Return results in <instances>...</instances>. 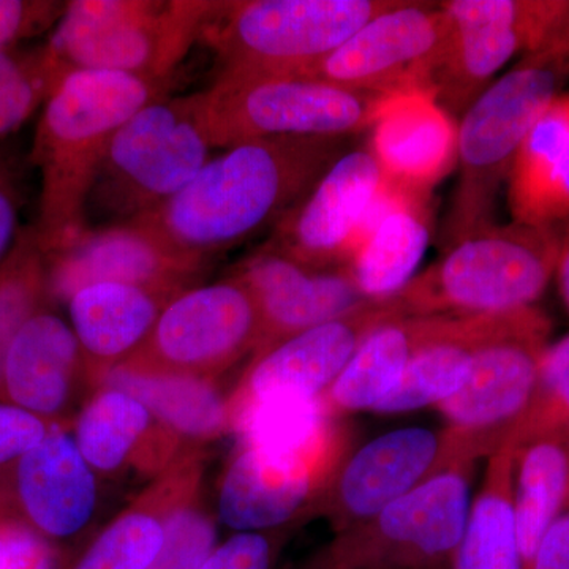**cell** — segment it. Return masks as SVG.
Returning a JSON list of instances; mask_svg holds the SVG:
<instances>
[{
	"label": "cell",
	"instance_id": "obj_1",
	"mask_svg": "<svg viewBox=\"0 0 569 569\" xmlns=\"http://www.w3.org/2000/svg\"><path fill=\"white\" fill-rule=\"evenodd\" d=\"M343 153L347 138L242 142L209 160L181 193L137 220L179 252L208 261L276 227Z\"/></svg>",
	"mask_w": 569,
	"mask_h": 569
},
{
	"label": "cell",
	"instance_id": "obj_2",
	"mask_svg": "<svg viewBox=\"0 0 569 569\" xmlns=\"http://www.w3.org/2000/svg\"><path fill=\"white\" fill-rule=\"evenodd\" d=\"M170 81L116 71L70 70L41 107L32 142L40 200L32 230L43 252H61L86 230L93 186L114 133Z\"/></svg>",
	"mask_w": 569,
	"mask_h": 569
},
{
	"label": "cell",
	"instance_id": "obj_3",
	"mask_svg": "<svg viewBox=\"0 0 569 569\" xmlns=\"http://www.w3.org/2000/svg\"><path fill=\"white\" fill-rule=\"evenodd\" d=\"M569 80V48L561 33L522 56L463 111L445 241L447 247L492 223L498 192L530 130Z\"/></svg>",
	"mask_w": 569,
	"mask_h": 569
},
{
	"label": "cell",
	"instance_id": "obj_4",
	"mask_svg": "<svg viewBox=\"0 0 569 569\" xmlns=\"http://www.w3.org/2000/svg\"><path fill=\"white\" fill-rule=\"evenodd\" d=\"M565 223L481 228L388 296L399 317L488 316L535 306L557 274Z\"/></svg>",
	"mask_w": 569,
	"mask_h": 569
},
{
	"label": "cell",
	"instance_id": "obj_5",
	"mask_svg": "<svg viewBox=\"0 0 569 569\" xmlns=\"http://www.w3.org/2000/svg\"><path fill=\"white\" fill-rule=\"evenodd\" d=\"M222 6L204 0H74L66 3L47 47L69 70L171 81Z\"/></svg>",
	"mask_w": 569,
	"mask_h": 569
},
{
	"label": "cell",
	"instance_id": "obj_6",
	"mask_svg": "<svg viewBox=\"0 0 569 569\" xmlns=\"http://www.w3.org/2000/svg\"><path fill=\"white\" fill-rule=\"evenodd\" d=\"M387 97L305 74H228L194 93L212 148L227 149L264 138H347L372 129Z\"/></svg>",
	"mask_w": 569,
	"mask_h": 569
},
{
	"label": "cell",
	"instance_id": "obj_7",
	"mask_svg": "<svg viewBox=\"0 0 569 569\" xmlns=\"http://www.w3.org/2000/svg\"><path fill=\"white\" fill-rule=\"evenodd\" d=\"M396 0L223 2L209 41L228 74H299L323 61Z\"/></svg>",
	"mask_w": 569,
	"mask_h": 569
},
{
	"label": "cell",
	"instance_id": "obj_8",
	"mask_svg": "<svg viewBox=\"0 0 569 569\" xmlns=\"http://www.w3.org/2000/svg\"><path fill=\"white\" fill-rule=\"evenodd\" d=\"M350 432L335 419L302 441H238L217 485V519L239 531L295 529L350 456Z\"/></svg>",
	"mask_w": 569,
	"mask_h": 569
},
{
	"label": "cell",
	"instance_id": "obj_9",
	"mask_svg": "<svg viewBox=\"0 0 569 569\" xmlns=\"http://www.w3.org/2000/svg\"><path fill=\"white\" fill-rule=\"evenodd\" d=\"M211 141L193 96L160 97L119 127L91 198L127 220L156 211L209 162Z\"/></svg>",
	"mask_w": 569,
	"mask_h": 569
},
{
	"label": "cell",
	"instance_id": "obj_10",
	"mask_svg": "<svg viewBox=\"0 0 569 569\" xmlns=\"http://www.w3.org/2000/svg\"><path fill=\"white\" fill-rule=\"evenodd\" d=\"M475 463L449 468L312 557L317 569H452Z\"/></svg>",
	"mask_w": 569,
	"mask_h": 569
},
{
	"label": "cell",
	"instance_id": "obj_11",
	"mask_svg": "<svg viewBox=\"0 0 569 569\" xmlns=\"http://www.w3.org/2000/svg\"><path fill=\"white\" fill-rule=\"evenodd\" d=\"M447 41L430 91L449 114H463L516 56L556 39L569 0H449Z\"/></svg>",
	"mask_w": 569,
	"mask_h": 569
},
{
	"label": "cell",
	"instance_id": "obj_12",
	"mask_svg": "<svg viewBox=\"0 0 569 569\" xmlns=\"http://www.w3.org/2000/svg\"><path fill=\"white\" fill-rule=\"evenodd\" d=\"M493 452L486 438L459 427L395 430L348 456L313 516H323L336 535L343 533L449 468L475 463Z\"/></svg>",
	"mask_w": 569,
	"mask_h": 569
},
{
	"label": "cell",
	"instance_id": "obj_13",
	"mask_svg": "<svg viewBox=\"0 0 569 569\" xmlns=\"http://www.w3.org/2000/svg\"><path fill=\"white\" fill-rule=\"evenodd\" d=\"M552 325L537 306L493 313L463 387L437 408L449 426L500 449L518 432L537 388Z\"/></svg>",
	"mask_w": 569,
	"mask_h": 569
},
{
	"label": "cell",
	"instance_id": "obj_14",
	"mask_svg": "<svg viewBox=\"0 0 569 569\" xmlns=\"http://www.w3.org/2000/svg\"><path fill=\"white\" fill-rule=\"evenodd\" d=\"M261 321L252 291L238 276L182 290L163 307L129 365L219 378L257 353Z\"/></svg>",
	"mask_w": 569,
	"mask_h": 569
},
{
	"label": "cell",
	"instance_id": "obj_15",
	"mask_svg": "<svg viewBox=\"0 0 569 569\" xmlns=\"http://www.w3.org/2000/svg\"><path fill=\"white\" fill-rule=\"evenodd\" d=\"M447 41L440 3L396 0L305 77L348 91L396 96L430 91Z\"/></svg>",
	"mask_w": 569,
	"mask_h": 569
},
{
	"label": "cell",
	"instance_id": "obj_16",
	"mask_svg": "<svg viewBox=\"0 0 569 569\" xmlns=\"http://www.w3.org/2000/svg\"><path fill=\"white\" fill-rule=\"evenodd\" d=\"M399 313L385 299H366L350 312L253 355L228 397L231 415L276 400H312L331 388L367 337Z\"/></svg>",
	"mask_w": 569,
	"mask_h": 569
},
{
	"label": "cell",
	"instance_id": "obj_17",
	"mask_svg": "<svg viewBox=\"0 0 569 569\" xmlns=\"http://www.w3.org/2000/svg\"><path fill=\"white\" fill-rule=\"evenodd\" d=\"M387 186L370 149L343 153L274 227L268 249L313 269L342 268Z\"/></svg>",
	"mask_w": 569,
	"mask_h": 569
},
{
	"label": "cell",
	"instance_id": "obj_18",
	"mask_svg": "<svg viewBox=\"0 0 569 569\" xmlns=\"http://www.w3.org/2000/svg\"><path fill=\"white\" fill-rule=\"evenodd\" d=\"M99 479L82 458L71 425H54L0 482V508L48 541L73 550L96 519Z\"/></svg>",
	"mask_w": 569,
	"mask_h": 569
},
{
	"label": "cell",
	"instance_id": "obj_19",
	"mask_svg": "<svg viewBox=\"0 0 569 569\" xmlns=\"http://www.w3.org/2000/svg\"><path fill=\"white\" fill-rule=\"evenodd\" d=\"M206 260L179 252L141 220L84 231L48 257L52 301L69 302L93 283H126L179 291L204 271Z\"/></svg>",
	"mask_w": 569,
	"mask_h": 569
},
{
	"label": "cell",
	"instance_id": "obj_20",
	"mask_svg": "<svg viewBox=\"0 0 569 569\" xmlns=\"http://www.w3.org/2000/svg\"><path fill=\"white\" fill-rule=\"evenodd\" d=\"M93 391L80 343L50 307L13 337L0 369V400L59 425H71Z\"/></svg>",
	"mask_w": 569,
	"mask_h": 569
},
{
	"label": "cell",
	"instance_id": "obj_21",
	"mask_svg": "<svg viewBox=\"0 0 569 569\" xmlns=\"http://www.w3.org/2000/svg\"><path fill=\"white\" fill-rule=\"evenodd\" d=\"M71 433L82 458L104 479L134 473L157 479L189 455L140 400L110 387H97L71 422Z\"/></svg>",
	"mask_w": 569,
	"mask_h": 569
},
{
	"label": "cell",
	"instance_id": "obj_22",
	"mask_svg": "<svg viewBox=\"0 0 569 569\" xmlns=\"http://www.w3.org/2000/svg\"><path fill=\"white\" fill-rule=\"evenodd\" d=\"M252 291L261 321L258 351L350 312L366 301L346 266L313 269L276 252L258 250L234 272Z\"/></svg>",
	"mask_w": 569,
	"mask_h": 569
},
{
	"label": "cell",
	"instance_id": "obj_23",
	"mask_svg": "<svg viewBox=\"0 0 569 569\" xmlns=\"http://www.w3.org/2000/svg\"><path fill=\"white\" fill-rule=\"evenodd\" d=\"M458 126L432 93L411 91L388 96L372 126L370 151L389 186L429 197L456 167Z\"/></svg>",
	"mask_w": 569,
	"mask_h": 569
},
{
	"label": "cell",
	"instance_id": "obj_24",
	"mask_svg": "<svg viewBox=\"0 0 569 569\" xmlns=\"http://www.w3.org/2000/svg\"><path fill=\"white\" fill-rule=\"evenodd\" d=\"M201 452L178 460L102 530L71 550L62 569L148 568L162 549L168 518L201 489Z\"/></svg>",
	"mask_w": 569,
	"mask_h": 569
},
{
	"label": "cell",
	"instance_id": "obj_25",
	"mask_svg": "<svg viewBox=\"0 0 569 569\" xmlns=\"http://www.w3.org/2000/svg\"><path fill=\"white\" fill-rule=\"evenodd\" d=\"M426 200L385 186L346 264L362 298H388L413 279L430 239Z\"/></svg>",
	"mask_w": 569,
	"mask_h": 569
},
{
	"label": "cell",
	"instance_id": "obj_26",
	"mask_svg": "<svg viewBox=\"0 0 569 569\" xmlns=\"http://www.w3.org/2000/svg\"><path fill=\"white\" fill-rule=\"evenodd\" d=\"M176 295L137 284L93 283L71 296L67 302L70 326L93 388L107 370L140 350L163 307Z\"/></svg>",
	"mask_w": 569,
	"mask_h": 569
},
{
	"label": "cell",
	"instance_id": "obj_27",
	"mask_svg": "<svg viewBox=\"0 0 569 569\" xmlns=\"http://www.w3.org/2000/svg\"><path fill=\"white\" fill-rule=\"evenodd\" d=\"M97 387L116 388L140 400L189 451H203L204 445L230 432V395H223L217 378L122 362L107 370Z\"/></svg>",
	"mask_w": 569,
	"mask_h": 569
},
{
	"label": "cell",
	"instance_id": "obj_28",
	"mask_svg": "<svg viewBox=\"0 0 569 569\" xmlns=\"http://www.w3.org/2000/svg\"><path fill=\"white\" fill-rule=\"evenodd\" d=\"M512 222L550 227L569 220V93L550 102L508 176Z\"/></svg>",
	"mask_w": 569,
	"mask_h": 569
},
{
	"label": "cell",
	"instance_id": "obj_29",
	"mask_svg": "<svg viewBox=\"0 0 569 569\" xmlns=\"http://www.w3.org/2000/svg\"><path fill=\"white\" fill-rule=\"evenodd\" d=\"M488 316H433L429 332L396 388L373 411L402 413L438 406L463 387L475 351L488 331Z\"/></svg>",
	"mask_w": 569,
	"mask_h": 569
},
{
	"label": "cell",
	"instance_id": "obj_30",
	"mask_svg": "<svg viewBox=\"0 0 569 569\" xmlns=\"http://www.w3.org/2000/svg\"><path fill=\"white\" fill-rule=\"evenodd\" d=\"M429 317L396 318L376 329L320 397L326 415L342 419L373 410L399 383L429 332Z\"/></svg>",
	"mask_w": 569,
	"mask_h": 569
},
{
	"label": "cell",
	"instance_id": "obj_31",
	"mask_svg": "<svg viewBox=\"0 0 569 569\" xmlns=\"http://www.w3.org/2000/svg\"><path fill=\"white\" fill-rule=\"evenodd\" d=\"M569 501V433H542L516 445L515 512L523 569Z\"/></svg>",
	"mask_w": 569,
	"mask_h": 569
},
{
	"label": "cell",
	"instance_id": "obj_32",
	"mask_svg": "<svg viewBox=\"0 0 569 569\" xmlns=\"http://www.w3.org/2000/svg\"><path fill=\"white\" fill-rule=\"evenodd\" d=\"M516 443L489 456L452 569H523L515 512Z\"/></svg>",
	"mask_w": 569,
	"mask_h": 569
},
{
	"label": "cell",
	"instance_id": "obj_33",
	"mask_svg": "<svg viewBox=\"0 0 569 569\" xmlns=\"http://www.w3.org/2000/svg\"><path fill=\"white\" fill-rule=\"evenodd\" d=\"M51 301L48 254L26 228L0 264V369L13 337Z\"/></svg>",
	"mask_w": 569,
	"mask_h": 569
},
{
	"label": "cell",
	"instance_id": "obj_34",
	"mask_svg": "<svg viewBox=\"0 0 569 569\" xmlns=\"http://www.w3.org/2000/svg\"><path fill=\"white\" fill-rule=\"evenodd\" d=\"M67 71L47 44L26 52L20 69L0 82V137L20 129L43 107Z\"/></svg>",
	"mask_w": 569,
	"mask_h": 569
},
{
	"label": "cell",
	"instance_id": "obj_35",
	"mask_svg": "<svg viewBox=\"0 0 569 569\" xmlns=\"http://www.w3.org/2000/svg\"><path fill=\"white\" fill-rule=\"evenodd\" d=\"M556 432L569 433V335L542 356L529 410L512 441Z\"/></svg>",
	"mask_w": 569,
	"mask_h": 569
},
{
	"label": "cell",
	"instance_id": "obj_36",
	"mask_svg": "<svg viewBox=\"0 0 569 569\" xmlns=\"http://www.w3.org/2000/svg\"><path fill=\"white\" fill-rule=\"evenodd\" d=\"M216 546L217 526L200 489L173 509L162 549L146 569H200Z\"/></svg>",
	"mask_w": 569,
	"mask_h": 569
},
{
	"label": "cell",
	"instance_id": "obj_37",
	"mask_svg": "<svg viewBox=\"0 0 569 569\" xmlns=\"http://www.w3.org/2000/svg\"><path fill=\"white\" fill-rule=\"evenodd\" d=\"M70 552L0 508V569H62Z\"/></svg>",
	"mask_w": 569,
	"mask_h": 569
},
{
	"label": "cell",
	"instance_id": "obj_38",
	"mask_svg": "<svg viewBox=\"0 0 569 569\" xmlns=\"http://www.w3.org/2000/svg\"><path fill=\"white\" fill-rule=\"evenodd\" d=\"M291 530L239 531L217 545L200 569H274Z\"/></svg>",
	"mask_w": 569,
	"mask_h": 569
},
{
	"label": "cell",
	"instance_id": "obj_39",
	"mask_svg": "<svg viewBox=\"0 0 569 569\" xmlns=\"http://www.w3.org/2000/svg\"><path fill=\"white\" fill-rule=\"evenodd\" d=\"M54 425L59 422L0 400V482L28 452L39 447Z\"/></svg>",
	"mask_w": 569,
	"mask_h": 569
},
{
	"label": "cell",
	"instance_id": "obj_40",
	"mask_svg": "<svg viewBox=\"0 0 569 569\" xmlns=\"http://www.w3.org/2000/svg\"><path fill=\"white\" fill-rule=\"evenodd\" d=\"M66 3L50 0H0V51L14 50L61 20Z\"/></svg>",
	"mask_w": 569,
	"mask_h": 569
},
{
	"label": "cell",
	"instance_id": "obj_41",
	"mask_svg": "<svg viewBox=\"0 0 569 569\" xmlns=\"http://www.w3.org/2000/svg\"><path fill=\"white\" fill-rule=\"evenodd\" d=\"M18 213H20V203H18L17 186L11 178L9 167L0 160V264L3 263L20 234Z\"/></svg>",
	"mask_w": 569,
	"mask_h": 569
},
{
	"label": "cell",
	"instance_id": "obj_42",
	"mask_svg": "<svg viewBox=\"0 0 569 569\" xmlns=\"http://www.w3.org/2000/svg\"><path fill=\"white\" fill-rule=\"evenodd\" d=\"M531 569H569V512L550 526Z\"/></svg>",
	"mask_w": 569,
	"mask_h": 569
},
{
	"label": "cell",
	"instance_id": "obj_43",
	"mask_svg": "<svg viewBox=\"0 0 569 569\" xmlns=\"http://www.w3.org/2000/svg\"><path fill=\"white\" fill-rule=\"evenodd\" d=\"M557 276H559L561 296H563L565 306H567L569 312V220L565 224L563 244H561Z\"/></svg>",
	"mask_w": 569,
	"mask_h": 569
},
{
	"label": "cell",
	"instance_id": "obj_44",
	"mask_svg": "<svg viewBox=\"0 0 569 569\" xmlns=\"http://www.w3.org/2000/svg\"><path fill=\"white\" fill-rule=\"evenodd\" d=\"M26 52L28 51H18L17 48L14 50L0 51V82L7 80L10 74L20 69L22 61H24Z\"/></svg>",
	"mask_w": 569,
	"mask_h": 569
},
{
	"label": "cell",
	"instance_id": "obj_45",
	"mask_svg": "<svg viewBox=\"0 0 569 569\" xmlns=\"http://www.w3.org/2000/svg\"><path fill=\"white\" fill-rule=\"evenodd\" d=\"M561 37H563V40L567 41L568 48H569V11L567 14V20H565L563 26H561Z\"/></svg>",
	"mask_w": 569,
	"mask_h": 569
},
{
	"label": "cell",
	"instance_id": "obj_46",
	"mask_svg": "<svg viewBox=\"0 0 569 569\" xmlns=\"http://www.w3.org/2000/svg\"><path fill=\"white\" fill-rule=\"evenodd\" d=\"M567 512H569V501H568Z\"/></svg>",
	"mask_w": 569,
	"mask_h": 569
},
{
	"label": "cell",
	"instance_id": "obj_47",
	"mask_svg": "<svg viewBox=\"0 0 569 569\" xmlns=\"http://www.w3.org/2000/svg\"><path fill=\"white\" fill-rule=\"evenodd\" d=\"M299 569H307V568L305 567V565H302V567H301V568H299Z\"/></svg>",
	"mask_w": 569,
	"mask_h": 569
}]
</instances>
